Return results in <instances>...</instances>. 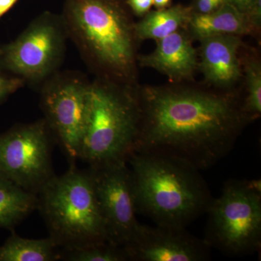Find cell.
Listing matches in <instances>:
<instances>
[{
  "mask_svg": "<svg viewBox=\"0 0 261 261\" xmlns=\"http://www.w3.org/2000/svg\"><path fill=\"white\" fill-rule=\"evenodd\" d=\"M24 83V81L19 77L9 76L0 71V103L23 87Z\"/></svg>",
  "mask_w": 261,
  "mask_h": 261,
  "instance_id": "cell-20",
  "label": "cell"
},
{
  "mask_svg": "<svg viewBox=\"0 0 261 261\" xmlns=\"http://www.w3.org/2000/svg\"><path fill=\"white\" fill-rule=\"evenodd\" d=\"M37 197V210L49 237L62 250L110 243L89 168L70 165L67 172L48 181Z\"/></svg>",
  "mask_w": 261,
  "mask_h": 261,
  "instance_id": "cell-5",
  "label": "cell"
},
{
  "mask_svg": "<svg viewBox=\"0 0 261 261\" xmlns=\"http://www.w3.org/2000/svg\"><path fill=\"white\" fill-rule=\"evenodd\" d=\"M18 0H0V18L6 14Z\"/></svg>",
  "mask_w": 261,
  "mask_h": 261,
  "instance_id": "cell-25",
  "label": "cell"
},
{
  "mask_svg": "<svg viewBox=\"0 0 261 261\" xmlns=\"http://www.w3.org/2000/svg\"><path fill=\"white\" fill-rule=\"evenodd\" d=\"M192 13V8L181 5L149 11L142 20L135 23L136 37L138 41H157L181 29L187 30Z\"/></svg>",
  "mask_w": 261,
  "mask_h": 261,
  "instance_id": "cell-15",
  "label": "cell"
},
{
  "mask_svg": "<svg viewBox=\"0 0 261 261\" xmlns=\"http://www.w3.org/2000/svg\"><path fill=\"white\" fill-rule=\"evenodd\" d=\"M67 34L99 78L136 85L135 23L121 0H65Z\"/></svg>",
  "mask_w": 261,
  "mask_h": 261,
  "instance_id": "cell-2",
  "label": "cell"
},
{
  "mask_svg": "<svg viewBox=\"0 0 261 261\" xmlns=\"http://www.w3.org/2000/svg\"><path fill=\"white\" fill-rule=\"evenodd\" d=\"M245 15L252 34L258 32L261 24V0H253Z\"/></svg>",
  "mask_w": 261,
  "mask_h": 261,
  "instance_id": "cell-21",
  "label": "cell"
},
{
  "mask_svg": "<svg viewBox=\"0 0 261 261\" xmlns=\"http://www.w3.org/2000/svg\"><path fill=\"white\" fill-rule=\"evenodd\" d=\"M135 152L165 154L200 170L226 157L250 120L237 92L184 86L139 87Z\"/></svg>",
  "mask_w": 261,
  "mask_h": 261,
  "instance_id": "cell-1",
  "label": "cell"
},
{
  "mask_svg": "<svg viewBox=\"0 0 261 261\" xmlns=\"http://www.w3.org/2000/svg\"><path fill=\"white\" fill-rule=\"evenodd\" d=\"M226 3H230L236 7L242 13H245L252 4L253 0H224Z\"/></svg>",
  "mask_w": 261,
  "mask_h": 261,
  "instance_id": "cell-24",
  "label": "cell"
},
{
  "mask_svg": "<svg viewBox=\"0 0 261 261\" xmlns=\"http://www.w3.org/2000/svg\"><path fill=\"white\" fill-rule=\"evenodd\" d=\"M247 94L243 99L244 112L250 121L261 114V66L258 60L250 58L243 64Z\"/></svg>",
  "mask_w": 261,
  "mask_h": 261,
  "instance_id": "cell-18",
  "label": "cell"
},
{
  "mask_svg": "<svg viewBox=\"0 0 261 261\" xmlns=\"http://www.w3.org/2000/svg\"><path fill=\"white\" fill-rule=\"evenodd\" d=\"M128 261H205L211 247L186 228L140 224L133 238L123 245Z\"/></svg>",
  "mask_w": 261,
  "mask_h": 261,
  "instance_id": "cell-11",
  "label": "cell"
},
{
  "mask_svg": "<svg viewBox=\"0 0 261 261\" xmlns=\"http://www.w3.org/2000/svg\"><path fill=\"white\" fill-rule=\"evenodd\" d=\"M171 2L172 0H153V5L157 10L164 9L170 7Z\"/></svg>",
  "mask_w": 261,
  "mask_h": 261,
  "instance_id": "cell-26",
  "label": "cell"
},
{
  "mask_svg": "<svg viewBox=\"0 0 261 261\" xmlns=\"http://www.w3.org/2000/svg\"><path fill=\"white\" fill-rule=\"evenodd\" d=\"M139 87L97 77L90 83L79 160L89 167L126 162L140 127Z\"/></svg>",
  "mask_w": 261,
  "mask_h": 261,
  "instance_id": "cell-4",
  "label": "cell"
},
{
  "mask_svg": "<svg viewBox=\"0 0 261 261\" xmlns=\"http://www.w3.org/2000/svg\"><path fill=\"white\" fill-rule=\"evenodd\" d=\"M90 83L72 74L53 75L41 92V104L51 135L69 165L79 161L87 117Z\"/></svg>",
  "mask_w": 261,
  "mask_h": 261,
  "instance_id": "cell-9",
  "label": "cell"
},
{
  "mask_svg": "<svg viewBox=\"0 0 261 261\" xmlns=\"http://www.w3.org/2000/svg\"><path fill=\"white\" fill-rule=\"evenodd\" d=\"M204 241L230 256L251 255L261 247L260 180H229L207 208Z\"/></svg>",
  "mask_w": 261,
  "mask_h": 261,
  "instance_id": "cell-6",
  "label": "cell"
},
{
  "mask_svg": "<svg viewBox=\"0 0 261 261\" xmlns=\"http://www.w3.org/2000/svg\"><path fill=\"white\" fill-rule=\"evenodd\" d=\"M51 137L44 119L19 125L0 135V177L38 194L56 175Z\"/></svg>",
  "mask_w": 261,
  "mask_h": 261,
  "instance_id": "cell-8",
  "label": "cell"
},
{
  "mask_svg": "<svg viewBox=\"0 0 261 261\" xmlns=\"http://www.w3.org/2000/svg\"><path fill=\"white\" fill-rule=\"evenodd\" d=\"M50 238L32 240L23 238L12 230L6 242L0 246V261H56L61 251Z\"/></svg>",
  "mask_w": 261,
  "mask_h": 261,
  "instance_id": "cell-17",
  "label": "cell"
},
{
  "mask_svg": "<svg viewBox=\"0 0 261 261\" xmlns=\"http://www.w3.org/2000/svg\"><path fill=\"white\" fill-rule=\"evenodd\" d=\"M126 4L136 15L143 17L153 6V0H126Z\"/></svg>",
  "mask_w": 261,
  "mask_h": 261,
  "instance_id": "cell-23",
  "label": "cell"
},
{
  "mask_svg": "<svg viewBox=\"0 0 261 261\" xmlns=\"http://www.w3.org/2000/svg\"><path fill=\"white\" fill-rule=\"evenodd\" d=\"M224 0H196L195 8H192L194 13L199 14H207L224 4Z\"/></svg>",
  "mask_w": 261,
  "mask_h": 261,
  "instance_id": "cell-22",
  "label": "cell"
},
{
  "mask_svg": "<svg viewBox=\"0 0 261 261\" xmlns=\"http://www.w3.org/2000/svg\"><path fill=\"white\" fill-rule=\"evenodd\" d=\"M156 42L157 47L152 53L138 56L139 64L167 75L171 82L192 80L198 70L199 60L186 29L178 30Z\"/></svg>",
  "mask_w": 261,
  "mask_h": 261,
  "instance_id": "cell-13",
  "label": "cell"
},
{
  "mask_svg": "<svg viewBox=\"0 0 261 261\" xmlns=\"http://www.w3.org/2000/svg\"><path fill=\"white\" fill-rule=\"evenodd\" d=\"M137 213L156 225L187 228L214 197L192 165L165 154L134 152L127 161Z\"/></svg>",
  "mask_w": 261,
  "mask_h": 261,
  "instance_id": "cell-3",
  "label": "cell"
},
{
  "mask_svg": "<svg viewBox=\"0 0 261 261\" xmlns=\"http://www.w3.org/2000/svg\"><path fill=\"white\" fill-rule=\"evenodd\" d=\"M225 2V1H224Z\"/></svg>",
  "mask_w": 261,
  "mask_h": 261,
  "instance_id": "cell-27",
  "label": "cell"
},
{
  "mask_svg": "<svg viewBox=\"0 0 261 261\" xmlns=\"http://www.w3.org/2000/svg\"><path fill=\"white\" fill-rule=\"evenodd\" d=\"M187 31L192 39L199 41L223 34H233L240 37L252 34L245 13L226 2L217 10L207 14H199L193 12Z\"/></svg>",
  "mask_w": 261,
  "mask_h": 261,
  "instance_id": "cell-14",
  "label": "cell"
},
{
  "mask_svg": "<svg viewBox=\"0 0 261 261\" xmlns=\"http://www.w3.org/2000/svg\"><path fill=\"white\" fill-rule=\"evenodd\" d=\"M67 37L62 17L45 12L0 49V66L24 82L47 81L63 61Z\"/></svg>",
  "mask_w": 261,
  "mask_h": 261,
  "instance_id": "cell-7",
  "label": "cell"
},
{
  "mask_svg": "<svg viewBox=\"0 0 261 261\" xmlns=\"http://www.w3.org/2000/svg\"><path fill=\"white\" fill-rule=\"evenodd\" d=\"M37 194L0 177V228L13 230L37 210Z\"/></svg>",
  "mask_w": 261,
  "mask_h": 261,
  "instance_id": "cell-16",
  "label": "cell"
},
{
  "mask_svg": "<svg viewBox=\"0 0 261 261\" xmlns=\"http://www.w3.org/2000/svg\"><path fill=\"white\" fill-rule=\"evenodd\" d=\"M61 260L68 261H128L123 247L111 243L61 250Z\"/></svg>",
  "mask_w": 261,
  "mask_h": 261,
  "instance_id": "cell-19",
  "label": "cell"
},
{
  "mask_svg": "<svg viewBox=\"0 0 261 261\" xmlns=\"http://www.w3.org/2000/svg\"><path fill=\"white\" fill-rule=\"evenodd\" d=\"M198 69L205 82L221 91L231 89L243 76L239 51L242 46L240 36L233 34L213 36L200 40Z\"/></svg>",
  "mask_w": 261,
  "mask_h": 261,
  "instance_id": "cell-12",
  "label": "cell"
},
{
  "mask_svg": "<svg viewBox=\"0 0 261 261\" xmlns=\"http://www.w3.org/2000/svg\"><path fill=\"white\" fill-rule=\"evenodd\" d=\"M108 241L123 247L133 238L137 219L132 175L126 162L89 167Z\"/></svg>",
  "mask_w": 261,
  "mask_h": 261,
  "instance_id": "cell-10",
  "label": "cell"
}]
</instances>
